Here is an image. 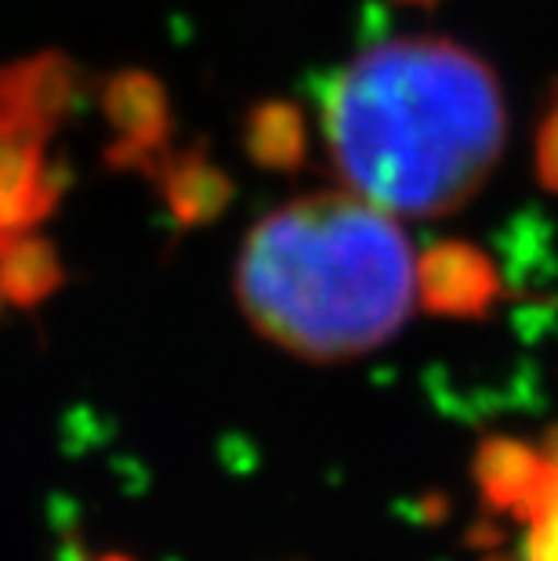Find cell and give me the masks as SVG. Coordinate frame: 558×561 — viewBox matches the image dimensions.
I'll return each mask as SVG.
<instances>
[{
  "mask_svg": "<svg viewBox=\"0 0 558 561\" xmlns=\"http://www.w3.org/2000/svg\"><path fill=\"white\" fill-rule=\"evenodd\" d=\"M504 130L493 69L446 37L366 47L327 94V149L341 185L402 221L465 207L501 160Z\"/></svg>",
  "mask_w": 558,
  "mask_h": 561,
  "instance_id": "6da1fadb",
  "label": "cell"
},
{
  "mask_svg": "<svg viewBox=\"0 0 558 561\" xmlns=\"http://www.w3.org/2000/svg\"><path fill=\"white\" fill-rule=\"evenodd\" d=\"M418 290L402 218L344 185L269 210L236 265L247 322L305 363H349L382 348L410 319Z\"/></svg>",
  "mask_w": 558,
  "mask_h": 561,
  "instance_id": "7a4b0ae2",
  "label": "cell"
},
{
  "mask_svg": "<svg viewBox=\"0 0 558 561\" xmlns=\"http://www.w3.org/2000/svg\"><path fill=\"white\" fill-rule=\"evenodd\" d=\"M486 493L526 525L522 561H558V446H501L482 460Z\"/></svg>",
  "mask_w": 558,
  "mask_h": 561,
  "instance_id": "3957f363",
  "label": "cell"
}]
</instances>
